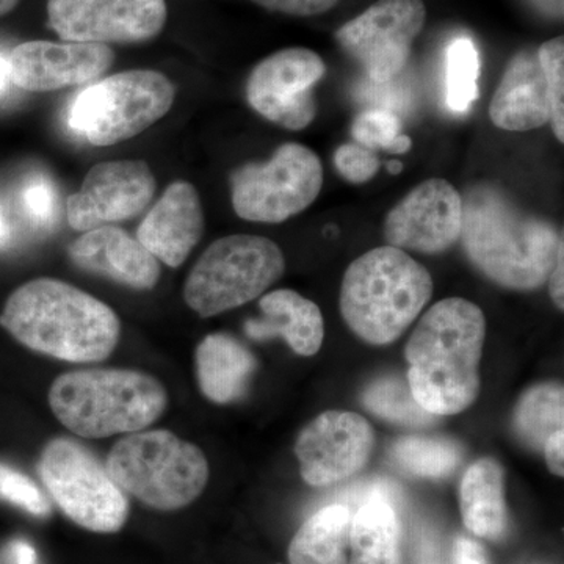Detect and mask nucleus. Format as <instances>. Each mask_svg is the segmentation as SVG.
I'll return each instance as SVG.
<instances>
[{
    "mask_svg": "<svg viewBox=\"0 0 564 564\" xmlns=\"http://www.w3.org/2000/svg\"><path fill=\"white\" fill-rule=\"evenodd\" d=\"M464 251L478 272L500 288H543L564 240L551 223L518 207L497 185L478 184L463 198Z\"/></svg>",
    "mask_w": 564,
    "mask_h": 564,
    "instance_id": "f257e3e1",
    "label": "nucleus"
},
{
    "mask_svg": "<svg viewBox=\"0 0 564 564\" xmlns=\"http://www.w3.org/2000/svg\"><path fill=\"white\" fill-rule=\"evenodd\" d=\"M486 318L464 299L441 300L415 326L404 358L415 402L432 415L463 413L480 393Z\"/></svg>",
    "mask_w": 564,
    "mask_h": 564,
    "instance_id": "f03ea898",
    "label": "nucleus"
},
{
    "mask_svg": "<svg viewBox=\"0 0 564 564\" xmlns=\"http://www.w3.org/2000/svg\"><path fill=\"white\" fill-rule=\"evenodd\" d=\"M0 326L18 343L62 361H106L120 340L117 313L68 282L39 278L11 293Z\"/></svg>",
    "mask_w": 564,
    "mask_h": 564,
    "instance_id": "7ed1b4c3",
    "label": "nucleus"
},
{
    "mask_svg": "<svg viewBox=\"0 0 564 564\" xmlns=\"http://www.w3.org/2000/svg\"><path fill=\"white\" fill-rule=\"evenodd\" d=\"M429 270L400 248H373L350 263L340 288V313L364 343L388 345L413 325L432 300Z\"/></svg>",
    "mask_w": 564,
    "mask_h": 564,
    "instance_id": "20e7f679",
    "label": "nucleus"
},
{
    "mask_svg": "<svg viewBox=\"0 0 564 564\" xmlns=\"http://www.w3.org/2000/svg\"><path fill=\"white\" fill-rule=\"evenodd\" d=\"M52 413L74 434L99 440L141 432L169 406L158 378L129 369H85L63 373L51 386Z\"/></svg>",
    "mask_w": 564,
    "mask_h": 564,
    "instance_id": "39448f33",
    "label": "nucleus"
},
{
    "mask_svg": "<svg viewBox=\"0 0 564 564\" xmlns=\"http://www.w3.org/2000/svg\"><path fill=\"white\" fill-rule=\"evenodd\" d=\"M106 467L122 491L161 511L195 502L209 481L202 448L166 430L126 434L111 447Z\"/></svg>",
    "mask_w": 564,
    "mask_h": 564,
    "instance_id": "423d86ee",
    "label": "nucleus"
},
{
    "mask_svg": "<svg viewBox=\"0 0 564 564\" xmlns=\"http://www.w3.org/2000/svg\"><path fill=\"white\" fill-rule=\"evenodd\" d=\"M284 272V252L273 240L243 234L221 237L188 274L185 303L199 317H214L259 299Z\"/></svg>",
    "mask_w": 564,
    "mask_h": 564,
    "instance_id": "0eeeda50",
    "label": "nucleus"
},
{
    "mask_svg": "<svg viewBox=\"0 0 564 564\" xmlns=\"http://www.w3.org/2000/svg\"><path fill=\"white\" fill-rule=\"evenodd\" d=\"M174 98L176 88L165 74L124 70L80 91L70 104L68 124L93 147H111L162 120Z\"/></svg>",
    "mask_w": 564,
    "mask_h": 564,
    "instance_id": "6e6552de",
    "label": "nucleus"
},
{
    "mask_svg": "<svg viewBox=\"0 0 564 564\" xmlns=\"http://www.w3.org/2000/svg\"><path fill=\"white\" fill-rule=\"evenodd\" d=\"M39 475L54 502L82 529L117 533L128 522V496L79 441L55 437L44 445Z\"/></svg>",
    "mask_w": 564,
    "mask_h": 564,
    "instance_id": "1a4fd4ad",
    "label": "nucleus"
},
{
    "mask_svg": "<svg viewBox=\"0 0 564 564\" xmlns=\"http://www.w3.org/2000/svg\"><path fill=\"white\" fill-rule=\"evenodd\" d=\"M322 187L318 155L304 144L285 143L269 162L247 163L232 172V207L243 220L278 225L306 210Z\"/></svg>",
    "mask_w": 564,
    "mask_h": 564,
    "instance_id": "9d476101",
    "label": "nucleus"
},
{
    "mask_svg": "<svg viewBox=\"0 0 564 564\" xmlns=\"http://www.w3.org/2000/svg\"><path fill=\"white\" fill-rule=\"evenodd\" d=\"M425 20L423 0H378L344 24L334 39L370 79L386 84L406 66Z\"/></svg>",
    "mask_w": 564,
    "mask_h": 564,
    "instance_id": "9b49d317",
    "label": "nucleus"
},
{
    "mask_svg": "<svg viewBox=\"0 0 564 564\" xmlns=\"http://www.w3.org/2000/svg\"><path fill=\"white\" fill-rule=\"evenodd\" d=\"M325 70L321 55L306 47L274 52L251 70L248 104L265 120L289 131H302L317 117L314 87Z\"/></svg>",
    "mask_w": 564,
    "mask_h": 564,
    "instance_id": "f8f14e48",
    "label": "nucleus"
},
{
    "mask_svg": "<svg viewBox=\"0 0 564 564\" xmlns=\"http://www.w3.org/2000/svg\"><path fill=\"white\" fill-rule=\"evenodd\" d=\"M166 18L165 0H47L50 28L69 43H147Z\"/></svg>",
    "mask_w": 564,
    "mask_h": 564,
    "instance_id": "ddd939ff",
    "label": "nucleus"
},
{
    "mask_svg": "<svg viewBox=\"0 0 564 564\" xmlns=\"http://www.w3.org/2000/svg\"><path fill=\"white\" fill-rule=\"evenodd\" d=\"M373 445L372 425L362 415L326 411L304 426L295 455L303 480L314 488H326L362 470Z\"/></svg>",
    "mask_w": 564,
    "mask_h": 564,
    "instance_id": "4468645a",
    "label": "nucleus"
},
{
    "mask_svg": "<svg viewBox=\"0 0 564 564\" xmlns=\"http://www.w3.org/2000/svg\"><path fill=\"white\" fill-rule=\"evenodd\" d=\"M155 187L158 182L147 162L98 163L85 176L80 191L66 202V218L79 232L129 220L150 206Z\"/></svg>",
    "mask_w": 564,
    "mask_h": 564,
    "instance_id": "2eb2a0df",
    "label": "nucleus"
},
{
    "mask_svg": "<svg viewBox=\"0 0 564 564\" xmlns=\"http://www.w3.org/2000/svg\"><path fill=\"white\" fill-rule=\"evenodd\" d=\"M463 226V196L445 180L419 184L397 204L383 225L384 239L400 250L441 254L451 250Z\"/></svg>",
    "mask_w": 564,
    "mask_h": 564,
    "instance_id": "dca6fc26",
    "label": "nucleus"
},
{
    "mask_svg": "<svg viewBox=\"0 0 564 564\" xmlns=\"http://www.w3.org/2000/svg\"><path fill=\"white\" fill-rule=\"evenodd\" d=\"M14 87L32 93L63 90L98 79L113 66L107 44L28 41L9 54Z\"/></svg>",
    "mask_w": 564,
    "mask_h": 564,
    "instance_id": "f3484780",
    "label": "nucleus"
},
{
    "mask_svg": "<svg viewBox=\"0 0 564 564\" xmlns=\"http://www.w3.org/2000/svg\"><path fill=\"white\" fill-rule=\"evenodd\" d=\"M204 234V212L198 192L185 181L173 182L148 212L137 239L159 262L177 269L187 261Z\"/></svg>",
    "mask_w": 564,
    "mask_h": 564,
    "instance_id": "a211bd4d",
    "label": "nucleus"
},
{
    "mask_svg": "<svg viewBox=\"0 0 564 564\" xmlns=\"http://www.w3.org/2000/svg\"><path fill=\"white\" fill-rule=\"evenodd\" d=\"M74 265L120 282L135 291H151L161 280V262L131 234L115 226L87 231L69 245Z\"/></svg>",
    "mask_w": 564,
    "mask_h": 564,
    "instance_id": "6ab92c4d",
    "label": "nucleus"
},
{
    "mask_svg": "<svg viewBox=\"0 0 564 564\" xmlns=\"http://www.w3.org/2000/svg\"><path fill=\"white\" fill-rule=\"evenodd\" d=\"M492 124L502 131L527 132L551 121L547 85L538 54L522 51L511 58L489 104Z\"/></svg>",
    "mask_w": 564,
    "mask_h": 564,
    "instance_id": "aec40b11",
    "label": "nucleus"
},
{
    "mask_svg": "<svg viewBox=\"0 0 564 564\" xmlns=\"http://www.w3.org/2000/svg\"><path fill=\"white\" fill-rule=\"evenodd\" d=\"M262 318L245 323V333L254 340L281 337L296 355L321 351L325 323L321 307L291 289L267 293L259 302Z\"/></svg>",
    "mask_w": 564,
    "mask_h": 564,
    "instance_id": "412c9836",
    "label": "nucleus"
},
{
    "mask_svg": "<svg viewBox=\"0 0 564 564\" xmlns=\"http://www.w3.org/2000/svg\"><path fill=\"white\" fill-rule=\"evenodd\" d=\"M195 359L203 395L218 404L239 400L258 369L252 352L236 337L225 333L204 337L196 348Z\"/></svg>",
    "mask_w": 564,
    "mask_h": 564,
    "instance_id": "4be33fe9",
    "label": "nucleus"
},
{
    "mask_svg": "<svg viewBox=\"0 0 564 564\" xmlns=\"http://www.w3.org/2000/svg\"><path fill=\"white\" fill-rule=\"evenodd\" d=\"M348 564H404L402 522L386 488H373L351 518Z\"/></svg>",
    "mask_w": 564,
    "mask_h": 564,
    "instance_id": "5701e85b",
    "label": "nucleus"
},
{
    "mask_svg": "<svg viewBox=\"0 0 564 564\" xmlns=\"http://www.w3.org/2000/svg\"><path fill=\"white\" fill-rule=\"evenodd\" d=\"M459 508L464 525L475 536L500 540L508 529L505 473L492 458L477 459L463 475Z\"/></svg>",
    "mask_w": 564,
    "mask_h": 564,
    "instance_id": "b1692460",
    "label": "nucleus"
},
{
    "mask_svg": "<svg viewBox=\"0 0 564 564\" xmlns=\"http://www.w3.org/2000/svg\"><path fill=\"white\" fill-rule=\"evenodd\" d=\"M351 514L345 505H328L311 516L289 545L291 564H348Z\"/></svg>",
    "mask_w": 564,
    "mask_h": 564,
    "instance_id": "393cba45",
    "label": "nucleus"
},
{
    "mask_svg": "<svg viewBox=\"0 0 564 564\" xmlns=\"http://www.w3.org/2000/svg\"><path fill=\"white\" fill-rule=\"evenodd\" d=\"M564 423V389L562 383L533 386L522 393L514 410V429L519 436L536 448H543L552 434Z\"/></svg>",
    "mask_w": 564,
    "mask_h": 564,
    "instance_id": "a878e982",
    "label": "nucleus"
},
{
    "mask_svg": "<svg viewBox=\"0 0 564 564\" xmlns=\"http://www.w3.org/2000/svg\"><path fill=\"white\" fill-rule=\"evenodd\" d=\"M393 463L406 474L421 478H443L454 473L463 458L459 444L447 437L404 436L393 443Z\"/></svg>",
    "mask_w": 564,
    "mask_h": 564,
    "instance_id": "bb28decb",
    "label": "nucleus"
},
{
    "mask_svg": "<svg viewBox=\"0 0 564 564\" xmlns=\"http://www.w3.org/2000/svg\"><path fill=\"white\" fill-rule=\"evenodd\" d=\"M480 66L473 40L462 36L452 41L445 54V102L454 113H466L477 101Z\"/></svg>",
    "mask_w": 564,
    "mask_h": 564,
    "instance_id": "cd10ccee",
    "label": "nucleus"
},
{
    "mask_svg": "<svg viewBox=\"0 0 564 564\" xmlns=\"http://www.w3.org/2000/svg\"><path fill=\"white\" fill-rule=\"evenodd\" d=\"M362 403L378 417L403 425H429L434 421V415L415 402L410 386L397 377L373 381L364 392Z\"/></svg>",
    "mask_w": 564,
    "mask_h": 564,
    "instance_id": "c85d7f7f",
    "label": "nucleus"
},
{
    "mask_svg": "<svg viewBox=\"0 0 564 564\" xmlns=\"http://www.w3.org/2000/svg\"><path fill=\"white\" fill-rule=\"evenodd\" d=\"M351 135L367 150H384L404 154L413 147L410 137L402 133V121L388 110H367L355 118Z\"/></svg>",
    "mask_w": 564,
    "mask_h": 564,
    "instance_id": "c756f323",
    "label": "nucleus"
},
{
    "mask_svg": "<svg viewBox=\"0 0 564 564\" xmlns=\"http://www.w3.org/2000/svg\"><path fill=\"white\" fill-rule=\"evenodd\" d=\"M551 104V126L556 140L564 141V39L556 36L536 51Z\"/></svg>",
    "mask_w": 564,
    "mask_h": 564,
    "instance_id": "7c9ffc66",
    "label": "nucleus"
},
{
    "mask_svg": "<svg viewBox=\"0 0 564 564\" xmlns=\"http://www.w3.org/2000/svg\"><path fill=\"white\" fill-rule=\"evenodd\" d=\"M0 499L6 500L36 518L51 513L50 499L39 485L20 470L0 463Z\"/></svg>",
    "mask_w": 564,
    "mask_h": 564,
    "instance_id": "2f4dec72",
    "label": "nucleus"
},
{
    "mask_svg": "<svg viewBox=\"0 0 564 564\" xmlns=\"http://www.w3.org/2000/svg\"><path fill=\"white\" fill-rule=\"evenodd\" d=\"M334 165L340 176L351 184H364L377 176L381 161L375 151L358 143H345L334 152Z\"/></svg>",
    "mask_w": 564,
    "mask_h": 564,
    "instance_id": "473e14b6",
    "label": "nucleus"
},
{
    "mask_svg": "<svg viewBox=\"0 0 564 564\" xmlns=\"http://www.w3.org/2000/svg\"><path fill=\"white\" fill-rule=\"evenodd\" d=\"M22 207L36 226H51L57 215V193L44 177H33L22 191Z\"/></svg>",
    "mask_w": 564,
    "mask_h": 564,
    "instance_id": "72a5a7b5",
    "label": "nucleus"
},
{
    "mask_svg": "<svg viewBox=\"0 0 564 564\" xmlns=\"http://www.w3.org/2000/svg\"><path fill=\"white\" fill-rule=\"evenodd\" d=\"M262 9L291 17H317L333 10L340 0H251Z\"/></svg>",
    "mask_w": 564,
    "mask_h": 564,
    "instance_id": "f704fd0d",
    "label": "nucleus"
},
{
    "mask_svg": "<svg viewBox=\"0 0 564 564\" xmlns=\"http://www.w3.org/2000/svg\"><path fill=\"white\" fill-rule=\"evenodd\" d=\"M455 564H489L485 549L470 538H456L454 544Z\"/></svg>",
    "mask_w": 564,
    "mask_h": 564,
    "instance_id": "c9c22d12",
    "label": "nucleus"
},
{
    "mask_svg": "<svg viewBox=\"0 0 564 564\" xmlns=\"http://www.w3.org/2000/svg\"><path fill=\"white\" fill-rule=\"evenodd\" d=\"M545 463L556 477L564 475V430L552 434L543 445Z\"/></svg>",
    "mask_w": 564,
    "mask_h": 564,
    "instance_id": "e433bc0d",
    "label": "nucleus"
},
{
    "mask_svg": "<svg viewBox=\"0 0 564 564\" xmlns=\"http://www.w3.org/2000/svg\"><path fill=\"white\" fill-rule=\"evenodd\" d=\"M549 293L560 311L564 310V251L560 252L554 269L549 274Z\"/></svg>",
    "mask_w": 564,
    "mask_h": 564,
    "instance_id": "4c0bfd02",
    "label": "nucleus"
},
{
    "mask_svg": "<svg viewBox=\"0 0 564 564\" xmlns=\"http://www.w3.org/2000/svg\"><path fill=\"white\" fill-rule=\"evenodd\" d=\"M417 564H444L440 544L432 533L423 534L421 544H419Z\"/></svg>",
    "mask_w": 564,
    "mask_h": 564,
    "instance_id": "58836bf2",
    "label": "nucleus"
},
{
    "mask_svg": "<svg viewBox=\"0 0 564 564\" xmlns=\"http://www.w3.org/2000/svg\"><path fill=\"white\" fill-rule=\"evenodd\" d=\"M532 9L552 21H563L564 0H525Z\"/></svg>",
    "mask_w": 564,
    "mask_h": 564,
    "instance_id": "ea45409f",
    "label": "nucleus"
},
{
    "mask_svg": "<svg viewBox=\"0 0 564 564\" xmlns=\"http://www.w3.org/2000/svg\"><path fill=\"white\" fill-rule=\"evenodd\" d=\"M10 555L13 564H39L35 549L25 540H14L10 544Z\"/></svg>",
    "mask_w": 564,
    "mask_h": 564,
    "instance_id": "a19ab883",
    "label": "nucleus"
},
{
    "mask_svg": "<svg viewBox=\"0 0 564 564\" xmlns=\"http://www.w3.org/2000/svg\"><path fill=\"white\" fill-rule=\"evenodd\" d=\"M11 87H14L9 55L0 54V99L9 95Z\"/></svg>",
    "mask_w": 564,
    "mask_h": 564,
    "instance_id": "79ce46f5",
    "label": "nucleus"
},
{
    "mask_svg": "<svg viewBox=\"0 0 564 564\" xmlns=\"http://www.w3.org/2000/svg\"><path fill=\"white\" fill-rule=\"evenodd\" d=\"M11 239L9 221H7L6 215L0 210V248L7 247Z\"/></svg>",
    "mask_w": 564,
    "mask_h": 564,
    "instance_id": "37998d69",
    "label": "nucleus"
},
{
    "mask_svg": "<svg viewBox=\"0 0 564 564\" xmlns=\"http://www.w3.org/2000/svg\"><path fill=\"white\" fill-rule=\"evenodd\" d=\"M20 2L21 0H0V18L11 13Z\"/></svg>",
    "mask_w": 564,
    "mask_h": 564,
    "instance_id": "c03bdc74",
    "label": "nucleus"
},
{
    "mask_svg": "<svg viewBox=\"0 0 564 564\" xmlns=\"http://www.w3.org/2000/svg\"><path fill=\"white\" fill-rule=\"evenodd\" d=\"M386 169H388V172L391 174H400L403 170V163L399 161H391L386 163Z\"/></svg>",
    "mask_w": 564,
    "mask_h": 564,
    "instance_id": "a18cd8bd",
    "label": "nucleus"
}]
</instances>
